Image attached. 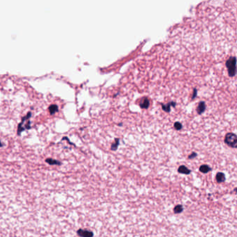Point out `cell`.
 Listing matches in <instances>:
<instances>
[{"label": "cell", "mask_w": 237, "mask_h": 237, "mask_svg": "<svg viewBox=\"0 0 237 237\" xmlns=\"http://www.w3.org/2000/svg\"><path fill=\"white\" fill-rule=\"evenodd\" d=\"M139 105L142 109H147L150 105V101L147 98H143L140 102Z\"/></svg>", "instance_id": "6"}, {"label": "cell", "mask_w": 237, "mask_h": 237, "mask_svg": "<svg viewBox=\"0 0 237 237\" xmlns=\"http://www.w3.org/2000/svg\"><path fill=\"white\" fill-rule=\"evenodd\" d=\"M31 116V113L29 112L24 117L22 118L21 121L18 125V134L20 135V133L26 129H30L31 128V122H30L29 118Z\"/></svg>", "instance_id": "2"}, {"label": "cell", "mask_w": 237, "mask_h": 237, "mask_svg": "<svg viewBox=\"0 0 237 237\" xmlns=\"http://www.w3.org/2000/svg\"><path fill=\"white\" fill-rule=\"evenodd\" d=\"M200 171L202 172V173H207V172H210L212 168L209 166L207 165H202L200 167Z\"/></svg>", "instance_id": "9"}, {"label": "cell", "mask_w": 237, "mask_h": 237, "mask_svg": "<svg viewBox=\"0 0 237 237\" xmlns=\"http://www.w3.org/2000/svg\"><path fill=\"white\" fill-rule=\"evenodd\" d=\"M178 172L182 174H189L191 173V171L189 169L187 168L186 166L184 165H181V166L179 167L178 168Z\"/></svg>", "instance_id": "8"}, {"label": "cell", "mask_w": 237, "mask_h": 237, "mask_svg": "<svg viewBox=\"0 0 237 237\" xmlns=\"http://www.w3.org/2000/svg\"><path fill=\"white\" fill-rule=\"evenodd\" d=\"M174 127H175L176 129H177V130H180V129H182V124L180 123V122H176L175 124H174Z\"/></svg>", "instance_id": "14"}, {"label": "cell", "mask_w": 237, "mask_h": 237, "mask_svg": "<svg viewBox=\"0 0 237 237\" xmlns=\"http://www.w3.org/2000/svg\"><path fill=\"white\" fill-rule=\"evenodd\" d=\"M176 104V103L175 102H171V103H169V104H168L167 105H166V106H163V109L164 110H165V111H170V108H171V105L173 107H174V105Z\"/></svg>", "instance_id": "13"}, {"label": "cell", "mask_w": 237, "mask_h": 237, "mask_svg": "<svg viewBox=\"0 0 237 237\" xmlns=\"http://www.w3.org/2000/svg\"><path fill=\"white\" fill-rule=\"evenodd\" d=\"M77 234L81 237H92L94 235L93 232L88 231V230H83L81 229L77 231Z\"/></svg>", "instance_id": "4"}, {"label": "cell", "mask_w": 237, "mask_h": 237, "mask_svg": "<svg viewBox=\"0 0 237 237\" xmlns=\"http://www.w3.org/2000/svg\"><path fill=\"white\" fill-rule=\"evenodd\" d=\"M206 109L205 103L204 102H200L197 107V111L198 114H202Z\"/></svg>", "instance_id": "7"}, {"label": "cell", "mask_w": 237, "mask_h": 237, "mask_svg": "<svg viewBox=\"0 0 237 237\" xmlns=\"http://www.w3.org/2000/svg\"><path fill=\"white\" fill-rule=\"evenodd\" d=\"M196 93H197V90H196V89H194V94L193 95V98H192L193 99L196 98Z\"/></svg>", "instance_id": "17"}, {"label": "cell", "mask_w": 237, "mask_h": 237, "mask_svg": "<svg viewBox=\"0 0 237 237\" xmlns=\"http://www.w3.org/2000/svg\"><path fill=\"white\" fill-rule=\"evenodd\" d=\"M173 211L175 214H180V213L183 211V206L182 205H180V204H179V205L175 206Z\"/></svg>", "instance_id": "12"}, {"label": "cell", "mask_w": 237, "mask_h": 237, "mask_svg": "<svg viewBox=\"0 0 237 237\" xmlns=\"http://www.w3.org/2000/svg\"><path fill=\"white\" fill-rule=\"evenodd\" d=\"M225 143L232 148H237V136L233 133H227L225 137Z\"/></svg>", "instance_id": "3"}, {"label": "cell", "mask_w": 237, "mask_h": 237, "mask_svg": "<svg viewBox=\"0 0 237 237\" xmlns=\"http://www.w3.org/2000/svg\"><path fill=\"white\" fill-rule=\"evenodd\" d=\"M46 162L48 163L49 164H50V165H60L61 164V163H60V161L55 160V159H49V158L46 159Z\"/></svg>", "instance_id": "10"}, {"label": "cell", "mask_w": 237, "mask_h": 237, "mask_svg": "<svg viewBox=\"0 0 237 237\" xmlns=\"http://www.w3.org/2000/svg\"><path fill=\"white\" fill-rule=\"evenodd\" d=\"M118 145H119V140H118V139H116L115 143H114L113 145H112V148H111V149H112V150H117Z\"/></svg>", "instance_id": "15"}, {"label": "cell", "mask_w": 237, "mask_h": 237, "mask_svg": "<svg viewBox=\"0 0 237 237\" xmlns=\"http://www.w3.org/2000/svg\"><path fill=\"white\" fill-rule=\"evenodd\" d=\"M234 191H236V192H237V188H236L235 189H234Z\"/></svg>", "instance_id": "19"}, {"label": "cell", "mask_w": 237, "mask_h": 237, "mask_svg": "<svg viewBox=\"0 0 237 237\" xmlns=\"http://www.w3.org/2000/svg\"><path fill=\"white\" fill-rule=\"evenodd\" d=\"M226 67L228 70V75L230 77H234L236 74V57H232L226 61Z\"/></svg>", "instance_id": "1"}, {"label": "cell", "mask_w": 237, "mask_h": 237, "mask_svg": "<svg viewBox=\"0 0 237 237\" xmlns=\"http://www.w3.org/2000/svg\"><path fill=\"white\" fill-rule=\"evenodd\" d=\"M1 146H2V144L1 143V141H0V147H1Z\"/></svg>", "instance_id": "18"}, {"label": "cell", "mask_w": 237, "mask_h": 237, "mask_svg": "<svg viewBox=\"0 0 237 237\" xmlns=\"http://www.w3.org/2000/svg\"><path fill=\"white\" fill-rule=\"evenodd\" d=\"M216 180L218 183L224 182L225 180V175L223 172H218L216 175Z\"/></svg>", "instance_id": "5"}, {"label": "cell", "mask_w": 237, "mask_h": 237, "mask_svg": "<svg viewBox=\"0 0 237 237\" xmlns=\"http://www.w3.org/2000/svg\"><path fill=\"white\" fill-rule=\"evenodd\" d=\"M58 110H59V107H58L57 105L52 104L49 107V111L50 112L51 114L55 113L56 112L58 111Z\"/></svg>", "instance_id": "11"}, {"label": "cell", "mask_w": 237, "mask_h": 237, "mask_svg": "<svg viewBox=\"0 0 237 237\" xmlns=\"http://www.w3.org/2000/svg\"><path fill=\"white\" fill-rule=\"evenodd\" d=\"M196 156H197V154H196V152H193L192 154H191V155H189L188 158H189V159H191L195 158V157H196Z\"/></svg>", "instance_id": "16"}]
</instances>
